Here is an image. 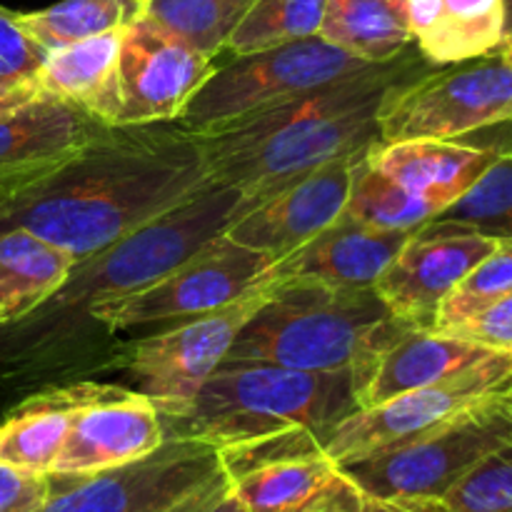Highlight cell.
<instances>
[{"mask_svg": "<svg viewBox=\"0 0 512 512\" xmlns=\"http://www.w3.org/2000/svg\"><path fill=\"white\" fill-rule=\"evenodd\" d=\"M512 120V63L500 50L478 63L395 85L380 108V143L458 140Z\"/></svg>", "mask_w": 512, "mask_h": 512, "instance_id": "cell-10", "label": "cell"}, {"mask_svg": "<svg viewBox=\"0 0 512 512\" xmlns=\"http://www.w3.org/2000/svg\"><path fill=\"white\" fill-rule=\"evenodd\" d=\"M363 68L368 63L343 53L320 35L233 55L225 65H215L175 123L190 133H215Z\"/></svg>", "mask_w": 512, "mask_h": 512, "instance_id": "cell-7", "label": "cell"}, {"mask_svg": "<svg viewBox=\"0 0 512 512\" xmlns=\"http://www.w3.org/2000/svg\"><path fill=\"white\" fill-rule=\"evenodd\" d=\"M133 18L125 0H63L35 13H18L20 28L43 53L123 28Z\"/></svg>", "mask_w": 512, "mask_h": 512, "instance_id": "cell-30", "label": "cell"}, {"mask_svg": "<svg viewBox=\"0 0 512 512\" xmlns=\"http://www.w3.org/2000/svg\"><path fill=\"white\" fill-rule=\"evenodd\" d=\"M215 445L165 438L143 460L90 475H50L48 498L35 512H163L223 475Z\"/></svg>", "mask_w": 512, "mask_h": 512, "instance_id": "cell-11", "label": "cell"}, {"mask_svg": "<svg viewBox=\"0 0 512 512\" xmlns=\"http://www.w3.org/2000/svg\"><path fill=\"white\" fill-rule=\"evenodd\" d=\"M435 508L440 512H510L512 440L480 460Z\"/></svg>", "mask_w": 512, "mask_h": 512, "instance_id": "cell-33", "label": "cell"}, {"mask_svg": "<svg viewBox=\"0 0 512 512\" xmlns=\"http://www.w3.org/2000/svg\"><path fill=\"white\" fill-rule=\"evenodd\" d=\"M275 283L255 288L215 313L188 318L165 333L138 340L128 368L138 393L158 408L163 420L183 418L210 375L228 358L243 325L268 300Z\"/></svg>", "mask_w": 512, "mask_h": 512, "instance_id": "cell-12", "label": "cell"}, {"mask_svg": "<svg viewBox=\"0 0 512 512\" xmlns=\"http://www.w3.org/2000/svg\"><path fill=\"white\" fill-rule=\"evenodd\" d=\"M510 400H512V393H510Z\"/></svg>", "mask_w": 512, "mask_h": 512, "instance_id": "cell-46", "label": "cell"}, {"mask_svg": "<svg viewBox=\"0 0 512 512\" xmlns=\"http://www.w3.org/2000/svg\"><path fill=\"white\" fill-rule=\"evenodd\" d=\"M255 208L240 190L210 183L160 218L115 240L90 258L78 260L68 283L48 300L55 308L85 305L135 293L183 263L200 245L228 233L230 225Z\"/></svg>", "mask_w": 512, "mask_h": 512, "instance_id": "cell-5", "label": "cell"}, {"mask_svg": "<svg viewBox=\"0 0 512 512\" xmlns=\"http://www.w3.org/2000/svg\"><path fill=\"white\" fill-rule=\"evenodd\" d=\"M413 43L435 65L485 58L503 45L505 0H403Z\"/></svg>", "mask_w": 512, "mask_h": 512, "instance_id": "cell-20", "label": "cell"}, {"mask_svg": "<svg viewBox=\"0 0 512 512\" xmlns=\"http://www.w3.org/2000/svg\"><path fill=\"white\" fill-rule=\"evenodd\" d=\"M108 128L50 98L0 120V223L48 188Z\"/></svg>", "mask_w": 512, "mask_h": 512, "instance_id": "cell-14", "label": "cell"}, {"mask_svg": "<svg viewBox=\"0 0 512 512\" xmlns=\"http://www.w3.org/2000/svg\"><path fill=\"white\" fill-rule=\"evenodd\" d=\"M125 3H128L130 13H133L135 18H138V15H143V13H145V8H148L150 0H125Z\"/></svg>", "mask_w": 512, "mask_h": 512, "instance_id": "cell-42", "label": "cell"}, {"mask_svg": "<svg viewBox=\"0 0 512 512\" xmlns=\"http://www.w3.org/2000/svg\"><path fill=\"white\" fill-rule=\"evenodd\" d=\"M498 150L463 140H395L375 143L368 150V163L403 188L423 195L443 213L453 205L495 160Z\"/></svg>", "mask_w": 512, "mask_h": 512, "instance_id": "cell-19", "label": "cell"}, {"mask_svg": "<svg viewBox=\"0 0 512 512\" xmlns=\"http://www.w3.org/2000/svg\"><path fill=\"white\" fill-rule=\"evenodd\" d=\"M50 490V475H28L0 463V512H35Z\"/></svg>", "mask_w": 512, "mask_h": 512, "instance_id": "cell-36", "label": "cell"}, {"mask_svg": "<svg viewBox=\"0 0 512 512\" xmlns=\"http://www.w3.org/2000/svg\"><path fill=\"white\" fill-rule=\"evenodd\" d=\"M210 183L203 140L175 120L108 128L5 223L85 260Z\"/></svg>", "mask_w": 512, "mask_h": 512, "instance_id": "cell-1", "label": "cell"}, {"mask_svg": "<svg viewBox=\"0 0 512 512\" xmlns=\"http://www.w3.org/2000/svg\"><path fill=\"white\" fill-rule=\"evenodd\" d=\"M165 443L163 415L140 393L103 385L80 405L50 475H90L135 463Z\"/></svg>", "mask_w": 512, "mask_h": 512, "instance_id": "cell-16", "label": "cell"}, {"mask_svg": "<svg viewBox=\"0 0 512 512\" xmlns=\"http://www.w3.org/2000/svg\"><path fill=\"white\" fill-rule=\"evenodd\" d=\"M328 0H255L225 50L233 55L258 53L275 45L318 35Z\"/></svg>", "mask_w": 512, "mask_h": 512, "instance_id": "cell-31", "label": "cell"}, {"mask_svg": "<svg viewBox=\"0 0 512 512\" xmlns=\"http://www.w3.org/2000/svg\"><path fill=\"white\" fill-rule=\"evenodd\" d=\"M413 328L423 325L398 318L375 288L283 283L273 285L223 363H270L310 373L363 370L370 375L380 355Z\"/></svg>", "mask_w": 512, "mask_h": 512, "instance_id": "cell-3", "label": "cell"}, {"mask_svg": "<svg viewBox=\"0 0 512 512\" xmlns=\"http://www.w3.org/2000/svg\"><path fill=\"white\" fill-rule=\"evenodd\" d=\"M318 35L368 65L390 63L413 45L405 8L388 0H328Z\"/></svg>", "mask_w": 512, "mask_h": 512, "instance_id": "cell-26", "label": "cell"}, {"mask_svg": "<svg viewBox=\"0 0 512 512\" xmlns=\"http://www.w3.org/2000/svg\"><path fill=\"white\" fill-rule=\"evenodd\" d=\"M438 333L453 335L483 350H512V293Z\"/></svg>", "mask_w": 512, "mask_h": 512, "instance_id": "cell-34", "label": "cell"}, {"mask_svg": "<svg viewBox=\"0 0 512 512\" xmlns=\"http://www.w3.org/2000/svg\"><path fill=\"white\" fill-rule=\"evenodd\" d=\"M415 233H475L495 240L512 238V150L500 155L453 205H448Z\"/></svg>", "mask_w": 512, "mask_h": 512, "instance_id": "cell-27", "label": "cell"}, {"mask_svg": "<svg viewBox=\"0 0 512 512\" xmlns=\"http://www.w3.org/2000/svg\"><path fill=\"white\" fill-rule=\"evenodd\" d=\"M508 293H512V238H503L440 303L433 330L450 328Z\"/></svg>", "mask_w": 512, "mask_h": 512, "instance_id": "cell-32", "label": "cell"}, {"mask_svg": "<svg viewBox=\"0 0 512 512\" xmlns=\"http://www.w3.org/2000/svg\"><path fill=\"white\" fill-rule=\"evenodd\" d=\"M100 390L103 383H78L20 403L0 425V463L28 475L53 473L75 413Z\"/></svg>", "mask_w": 512, "mask_h": 512, "instance_id": "cell-21", "label": "cell"}, {"mask_svg": "<svg viewBox=\"0 0 512 512\" xmlns=\"http://www.w3.org/2000/svg\"><path fill=\"white\" fill-rule=\"evenodd\" d=\"M213 70V58H205L153 20L138 15L125 25L120 40L110 128L178 120Z\"/></svg>", "mask_w": 512, "mask_h": 512, "instance_id": "cell-13", "label": "cell"}, {"mask_svg": "<svg viewBox=\"0 0 512 512\" xmlns=\"http://www.w3.org/2000/svg\"><path fill=\"white\" fill-rule=\"evenodd\" d=\"M78 265L60 245L10 225L0 233V325H15L43 308Z\"/></svg>", "mask_w": 512, "mask_h": 512, "instance_id": "cell-25", "label": "cell"}, {"mask_svg": "<svg viewBox=\"0 0 512 512\" xmlns=\"http://www.w3.org/2000/svg\"><path fill=\"white\" fill-rule=\"evenodd\" d=\"M365 383L363 370L310 373L270 363H223L183 418L163 420L165 438H195L218 450L290 430L318 438L363 408Z\"/></svg>", "mask_w": 512, "mask_h": 512, "instance_id": "cell-4", "label": "cell"}, {"mask_svg": "<svg viewBox=\"0 0 512 512\" xmlns=\"http://www.w3.org/2000/svg\"><path fill=\"white\" fill-rule=\"evenodd\" d=\"M45 53L20 28L18 13L0 8V80L33 78Z\"/></svg>", "mask_w": 512, "mask_h": 512, "instance_id": "cell-35", "label": "cell"}, {"mask_svg": "<svg viewBox=\"0 0 512 512\" xmlns=\"http://www.w3.org/2000/svg\"><path fill=\"white\" fill-rule=\"evenodd\" d=\"M400 58L200 135L210 180L258 205L330 160L370 150L380 140V108L390 90L415 78Z\"/></svg>", "mask_w": 512, "mask_h": 512, "instance_id": "cell-2", "label": "cell"}, {"mask_svg": "<svg viewBox=\"0 0 512 512\" xmlns=\"http://www.w3.org/2000/svg\"><path fill=\"white\" fill-rule=\"evenodd\" d=\"M488 353L490 350L433 328H413L373 365L363 390V408L450 378Z\"/></svg>", "mask_w": 512, "mask_h": 512, "instance_id": "cell-24", "label": "cell"}, {"mask_svg": "<svg viewBox=\"0 0 512 512\" xmlns=\"http://www.w3.org/2000/svg\"><path fill=\"white\" fill-rule=\"evenodd\" d=\"M510 512H512V510H510Z\"/></svg>", "mask_w": 512, "mask_h": 512, "instance_id": "cell-47", "label": "cell"}, {"mask_svg": "<svg viewBox=\"0 0 512 512\" xmlns=\"http://www.w3.org/2000/svg\"><path fill=\"white\" fill-rule=\"evenodd\" d=\"M273 265L270 255L245 248L223 233L200 245L190 258L148 288L98 300L88 313L110 330L198 318L273 283Z\"/></svg>", "mask_w": 512, "mask_h": 512, "instance_id": "cell-9", "label": "cell"}, {"mask_svg": "<svg viewBox=\"0 0 512 512\" xmlns=\"http://www.w3.org/2000/svg\"><path fill=\"white\" fill-rule=\"evenodd\" d=\"M510 440L508 393L465 410L410 443L345 463L340 470L365 498L398 505H438L480 460Z\"/></svg>", "mask_w": 512, "mask_h": 512, "instance_id": "cell-6", "label": "cell"}, {"mask_svg": "<svg viewBox=\"0 0 512 512\" xmlns=\"http://www.w3.org/2000/svg\"><path fill=\"white\" fill-rule=\"evenodd\" d=\"M363 505H365V495L360 493L358 488H353L350 493L340 495V498H335L333 503L323 505V508L315 512H363Z\"/></svg>", "mask_w": 512, "mask_h": 512, "instance_id": "cell-38", "label": "cell"}, {"mask_svg": "<svg viewBox=\"0 0 512 512\" xmlns=\"http://www.w3.org/2000/svg\"><path fill=\"white\" fill-rule=\"evenodd\" d=\"M363 512H440L435 505H398V503H380V500L365 498Z\"/></svg>", "mask_w": 512, "mask_h": 512, "instance_id": "cell-39", "label": "cell"}, {"mask_svg": "<svg viewBox=\"0 0 512 512\" xmlns=\"http://www.w3.org/2000/svg\"><path fill=\"white\" fill-rule=\"evenodd\" d=\"M512 40V0H505V25H503V43Z\"/></svg>", "mask_w": 512, "mask_h": 512, "instance_id": "cell-41", "label": "cell"}, {"mask_svg": "<svg viewBox=\"0 0 512 512\" xmlns=\"http://www.w3.org/2000/svg\"><path fill=\"white\" fill-rule=\"evenodd\" d=\"M508 393H512V350H490L450 378L360 408L313 438V443L333 463H353L410 443L465 410Z\"/></svg>", "mask_w": 512, "mask_h": 512, "instance_id": "cell-8", "label": "cell"}, {"mask_svg": "<svg viewBox=\"0 0 512 512\" xmlns=\"http://www.w3.org/2000/svg\"><path fill=\"white\" fill-rule=\"evenodd\" d=\"M228 480L248 512H315L355 488L323 453L270 460Z\"/></svg>", "mask_w": 512, "mask_h": 512, "instance_id": "cell-23", "label": "cell"}, {"mask_svg": "<svg viewBox=\"0 0 512 512\" xmlns=\"http://www.w3.org/2000/svg\"><path fill=\"white\" fill-rule=\"evenodd\" d=\"M368 150L330 160L250 208L228 228V238L250 250L283 260L343 215L350 185Z\"/></svg>", "mask_w": 512, "mask_h": 512, "instance_id": "cell-15", "label": "cell"}, {"mask_svg": "<svg viewBox=\"0 0 512 512\" xmlns=\"http://www.w3.org/2000/svg\"><path fill=\"white\" fill-rule=\"evenodd\" d=\"M123 28L108 30L68 48L48 50L33 73L40 93L110 125Z\"/></svg>", "mask_w": 512, "mask_h": 512, "instance_id": "cell-22", "label": "cell"}, {"mask_svg": "<svg viewBox=\"0 0 512 512\" xmlns=\"http://www.w3.org/2000/svg\"><path fill=\"white\" fill-rule=\"evenodd\" d=\"M255 0H150L145 18L205 58L220 55Z\"/></svg>", "mask_w": 512, "mask_h": 512, "instance_id": "cell-28", "label": "cell"}, {"mask_svg": "<svg viewBox=\"0 0 512 512\" xmlns=\"http://www.w3.org/2000/svg\"><path fill=\"white\" fill-rule=\"evenodd\" d=\"M500 53H503L505 58H512V40H508V43L500 45Z\"/></svg>", "mask_w": 512, "mask_h": 512, "instance_id": "cell-43", "label": "cell"}, {"mask_svg": "<svg viewBox=\"0 0 512 512\" xmlns=\"http://www.w3.org/2000/svg\"><path fill=\"white\" fill-rule=\"evenodd\" d=\"M388 3H395V5H403V0H388ZM405 8V5H403Z\"/></svg>", "mask_w": 512, "mask_h": 512, "instance_id": "cell-44", "label": "cell"}, {"mask_svg": "<svg viewBox=\"0 0 512 512\" xmlns=\"http://www.w3.org/2000/svg\"><path fill=\"white\" fill-rule=\"evenodd\" d=\"M45 95L40 93L33 78L25 80H0V120L10 118L18 110L38 103Z\"/></svg>", "mask_w": 512, "mask_h": 512, "instance_id": "cell-37", "label": "cell"}, {"mask_svg": "<svg viewBox=\"0 0 512 512\" xmlns=\"http://www.w3.org/2000/svg\"><path fill=\"white\" fill-rule=\"evenodd\" d=\"M408 230L358 223L343 210L335 223L270 268L275 285L318 283L328 288H375L390 260L410 240Z\"/></svg>", "mask_w": 512, "mask_h": 512, "instance_id": "cell-18", "label": "cell"}, {"mask_svg": "<svg viewBox=\"0 0 512 512\" xmlns=\"http://www.w3.org/2000/svg\"><path fill=\"white\" fill-rule=\"evenodd\" d=\"M498 245L488 235H410L375 283V293L398 318L433 328L450 290Z\"/></svg>", "mask_w": 512, "mask_h": 512, "instance_id": "cell-17", "label": "cell"}, {"mask_svg": "<svg viewBox=\"0 0 512 512\" xmlns=\"http://www.w3.org/2000/svg\"><path fill=\"white\" fill-rule=\"evenodd\" d=\"M345 213L358 223L370 225V228L415 233L428 220H433L440 213V208L425 200L423 195L403 188L393 178L375 170L368 163V153H365L353 175Z\"/></svg>", "mask_w": 512, "mask_h": 512, "instance_id": "cell-29", "label": "cell"}, {"mask_svg": "<svg viewBox=\"0 0 512 512\" xmlns=\"http://www.w3.org/2000/svg\"><path fill=\"white\" fill-rule=\"evenodd\" d=\"M205 512H248L243 508V503H240L238 498H235V493H233V488H230L228 485V490H225L223 495H220L218 500H215L213 505H210L208 510Z\"/></svg>", "mask_w": 512, "mask_h": 512, "instance_id": "cell-40", "label": "cell"}, {"mask_svg": "<svg viewBox=\"0 0 512 512\" xmlns=\"http://www.w3.org/2000/svg\"><path fill=\"white\" fill-rule=\"evenodd\" d=\"M505 60H508V63H512V58H505Z\"/></svg>", "mask_w": 512, "mask_h": 512, "instance_id": "cell-45", "label": "cell"}]
</instances>
